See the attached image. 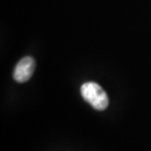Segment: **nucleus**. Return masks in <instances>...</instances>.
Returning <instances> with one entry per match:
<instances>
[{
  "mask_svg": "<svg viewBox=\"0 0 151 151\" xmlns=\"http://www.w3.org/2000/svg\"><path fill=\"white\" fill-rule=\"evenodd\" d=\"M81 94L83 99L96 110L102 111L108 106L107 93L96 82H86L81 86Z\"/></svg>",
  "mask_w": 151,
  "mask_h": 151,
  "instance_id": "obj_1",
  "label": "nucleus"
},
{
  "mask_svg": "<svg viewBox=\"0 0 151 151\" xmlns=\"http://www.w3.org/2000/svg\"><path fill=\"white\" fill-rule=\"evenodd\" d=\"M35 63L32 57L26 56L21 59L17 64L14 70V79L19 83L26 82L32 76Z\"/></svg>",
  "mask_w": 151,
  "mask_h": 151,
  "instance_id": "obj_2",
  "label": "nucleus"
}]
</instances>
